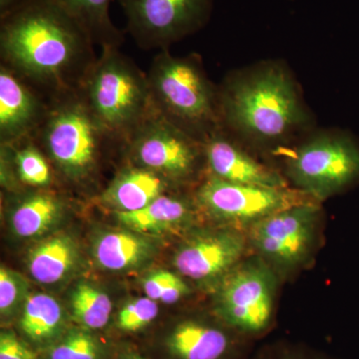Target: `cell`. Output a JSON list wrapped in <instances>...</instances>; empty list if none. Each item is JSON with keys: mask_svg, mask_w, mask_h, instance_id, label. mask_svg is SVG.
<instances>
[{"mask_svg": "<svg viewBox=\"0 0 359 359\" xmlns=\"http://www.w3.org/2000/svg\"><path fill=\"white\" fill-rule=\"evenodd\" d=\"M93 44L86 32L50 0H27L1 16L4 57L35 82L68 87L84 79Z\"/></svg>", "mask_w": 359, "mask_h": 359, "instance_id": "6da1fadb", "label": "cell"}, {"mask_svg": "<svg viewBox=\"0 0 359 359\" xmlns=\"http://www.w3.org/2000/svg\"><path fill=\"white\" fill-rule=\"evenodd\" d=\"M226 120L252 140L285 138L306 121V113L290 75L268 65L233 79L223 95Z\"/></svg>", "mask_w": 359, "mask_h": 359, "instance_id": "7a4b0ae2", "label": "cell"}, {"mask_svg": "<svg viewBox=\"0 0 359 359\" xmlns=\"http://www.w3.org/2000/svg\"><path fill=\"white\" fill-rule=\"evenodd\" d=\"M84 79L85 101L108 135L129 136L154 110L148 77L117 47H103Z\"/></svg>", "mask_w": 359, "mask_h": 359, "instance_id": "3957f363", "label": "cell"}, {"mask_svg": "<svg viewBox=\"0 0 359 359\" xmlns=\"http://www.w3.org/2000/svg\"><path fill=\"white\" fill-rule=\"evenodd\" d=\"M147 77L155 110L186 131L216 121L214 90L196 61L162 53Z\"/></svg>", "mask_w": 359, "mask_h": 359, "instance_id": "277c9868", "label": "cell"}, {"mask_svg": "<svg viewBox=\"0 0 359 359\" xmlns=\"http://www.w3.org/2000/svg\"><path fill=\"white\" fill-rule=\"evenodd\" d=\"M292 181L313 199H325L359 180V145L344 134L323 133L290 156Z\"/></svg>", "mask_w": 359, "mask_h": 359, "instance_id": "5b68a950", "label": "cell"}, {"mask_svg": "<svg viewBox=\"0 0 359 359\" xmlns=\"http://www.w3.org/2000/svg\"><path fill=\"white\" fill-rule=\"evenodd\" d=\"M108 136L86 101L68 100L47 115L43 143L59 169L72 180H81L95 166L100 139Z\"/></svg>", "mask_w": 359, "mask_h": 359, "instance_id": "8992f818", "label": "cell"}, {"mask_svg": "<svg viewBox=\"0 0 359 359\" xmlns=\"http://www.w3.org/2000/svg\"><path fill=\"white\" fill-rule=\"evenodd\" d=\"M276 278L259 259L235 266L224 278L218 311L229 327L243 334H259L271 320Z\"/></svg>", "mask_w": 359, "mask_h": 359, "instance_id": "52a82bcc", "label": "cell"}, {"mask_svg": "<svg viewBox=\"0 0 359 359\" xmlns=\"http://www.w3.org/2000/svg\"><path fill=\"white\" fill-rule=\"evenodd\" d=\"M139 46H168L205 25L212 0H119Z\"/></svg>", "mask_w": 359, "mask_h": 359, "instance_id": "ba28073f", "label": "cell"}, {"mask_svg": "<svg viewBox=\"0 0 359 359\" xmlns=\"http://www.w3.org/2000/svg\"><path fill=\"white\" fill-rule=\"evenodd\" d=\"M191 136L155 108L129 135L141 167L175 180L190 177L197 164L199 152Z\"/></svg>", "mask_w": 359, "mask_h": 359, "instance_id": "9c48e42d", "label": "cell"}, {"mask_svg": "<svg viewBox=\"0 0 359 359\" xmlns=\"http://www.w3.org/2000/svg\"><path fill=\"white\" fill-rule=\"evenodd\" d=\"M197 199L214 218L244 224L256 223L292 205L308 202L285 187L243 185L215 176L201 186Z\"/></svg>", "mask_w": 359, "mask_h": 359, "instance_id": "30bf717a", "label": "cell"}, {"mask_svg": "<svg viewBox=\"0 0 359 359\" xmlns=\"http://www.w3.org/2000/svg\"><path fill=\"white\" fill-rule=\"evenodd\" d=\"M318 217V205L309 201L299 203L252 224L250 243L278 266H297L313 245Z\"/></svg>", "mask_w": 359, "mask_h": 359, "instance_id": "8fae6325", "label": "cell"}, {"mask_svg": "<svg viewBox=\"0 0 359 359\" xmlns=\"http://www.w3.org/2000/svg\"><path fill=\"white\" fill-rule=\"evenodd\" d=\"M245 238L233 231H218L191 238L176 252L179 273L199 282L224 278L244 254Z\"/></svg>", "mask_w": 359, "mask_h": 359, "instance_id": "7c38bea8", "label": "cell"}, {"mask_svg": "<svg viewBox=\"0 0 359 359\" xmlns=\"http://www.w3.org/2000/svg\"><path fill=\"white\" fill-rule=\"evenodd\" d=\"M205 153L212 176L231 183L285 188V180L219 134L210 135Z\"/></svg>", "mask_w": 359, "mask_h": 359, "instance_id": "4fadbf2b", "label": "cell"}, {"mask_svg": "<svg viewBox=\"0 0 359 359\" xmlns=\"http://www.w3.org/2000/svg\"><path fill=\"white\" fill-rule=\"evenodd\" d=\"M41 105L13 69L0 70V136L2 143L18 140L36 125Z\"/></svg>", "mask_w": 359, "mask_h": 359, "instance_id": "5bb4252c", "label": "cell"}, {"mask_svg": "<svg viewBox=\"0 0 359 359\" xmlns=\"http://www.w3.org/2000/svg\"><path fill=\"white\" fill-rule=\"evenodd\" d=\"M166 346L176 359H223L230 353L231 339L222 328L187 320L170 332Z\"/></svg>", "mask_w": 359, "mask_h": 359, "instance_id": "9a60e30c", "label": "cell"}, {"mask_svg": "<svg viewBox=\"0 0 359 359\" xmlns=\"http://www.w3.org/2000/svg\"><path fill=\"white\" fill-rule=\"evenodd\" d=\"M165 177L146 168H130L116 177L103 194L105 204L117 212H135L164 195Z\"/></svg>", "mask_w": 359, "mask_h": 359, "instance_id": "2e32d148", "label": "cell"}, {"mask_svg": "<svg viewBox=\"0 0 359 359\" xmlns=\"http://www.w3.org/2000/svg\"><path fill=\"white\" fill-rule=\"evenodd\" d=\"M155 245L147 238L127 231H113L97 238L93 248L96 263L108 271L138 268L154 255Z\"/></svg>", "mask_w": 359, "mask_h": 359, "instance_id": "e0dca14e", "label": "cell"}, {"mask_svg": "<svg viewBox=\"0 0 359 359\" xmlns=\"http://www.w3.org/2000/svg\"><path fill=\"white\" fill-rule=\"evenodd\" d=\"M77 259L75 243L67 236H54L33 248L28 268L36 282L52 285L65 278L76 266Z\"/></svg>", "mask_w": 359, "mask_h": 359, "instance_id": "ac0fdd59", "label": "cell"}, {"mask_svg": "<svg viewBox=\"0 0 359 359\" xmlns=\"http://www.w3.org/2000/svg\"><path fill=\"white\" fill-rule=\"evenodd\" d=\"M86 32L93 43L117 47L122 32L110 18L112 0H50Z\"/></svg>", "mask_w": 359, "mask_h": 359, "instance_id": "d6986e66", "label": "cell"}, {"mask_svg": "<svg viewBox=\"0 0 359 359\" xmlns=\"http://www.w3.org/2000/svg\"><path fill=\"white\" fill-rule=\"evenodd\" d=\"M120 223L138 233H164L174 230L190 218L189 205L179 198L160 196L151 204L135 212H117Z\"/></svg>", "mask_w": 359, "mask_h": 359, "instance_id": "ffe728a7", "label": "cell"}, {"mask_svg": "<svg viewBox=\"0 0 359 359\" xmlns=\"http://www.w3.org/2000/svg\"><path fill=\"white\" fill-rule=\"evenodd\" d=\"M62 211V203L55 196L46 193L27 196L11 215L14 233L22 238L43 235L57 223Z\"/></svg>", "mask_w": 359, "mask_h": 359, "instance_id": "44dd1931", "label": "cell"}, {"mask_svg": "<svg viewBox=\"0 0 359 359\" xmlns=\"http://www.w3.org/2000/svg\"><path fill=\"white\" fill-rule=\"evenodd\" d=\"M65 323L62 306L51 295L30 294L22 308L20 327L33 341L44 342L55 337Z\"/></svg>", "mask_w": 359, "mask_h": 359, "instance_id": "7402d4cb", "label": "cell"}, {"mask_svg": "<svg viewBox=\"0 0 359 359\" xmlns=\"http://www.w3.org/2000/svg\"><path fill=\"white\" fill-rule=\"evenodd\" d=\"M73 318L87 330H101L107 325L112 313L109 295L89 283H81L71 295Z\"/></svg>", "mask_w": 359, "mask_h": 359, "instance_id": "603a6c76", "label": "cell"}, {"mask_svg": "<svg viewBox=\"0 0 359 359\" xmlns=\"http://www.w3.org/2000/svg\"><path fill=\"white\" fill-rule=\"evenodd\" d=\"M102 347L89 332L72 330L49 351V359H100Z\"/></svg>", "mask_w": 359, "mask_h": 359, "instance_id": "cb8c5ba5", "label": "cell"}, {"mask_svg": "<svg viewBox=\"0 0 359 359\" xmlns=\"http://www.w3.org/2000/svg\"><path fill=\"white\" fill-rule=\"evenodd\" d=\"M14 163L18 177L26 185L41 188L51 183L50 167L44 156L33 146L16 151Z\"/></svg>", "mask_w": 359, "mask_h": 359, "instance_id": "d4e9b609", "label": "cell"}, {"mask_svg": "<svg viewBox=\"0 0 359 359\" xmlns=\"http://www.w3.org/2000/svg\"><path fill=\"white\" fill-rule=\"evenodd\" d=\"M143 289L149 299L164 304H175L189 292L186 283L168 271H157L146 276Z\"/></svg>", "mask_w": 359, "mask_h": 359, "instance_id": "484cf974", "label": "cell"}, {"mask_svg": "<svg viewBox=\"0 0 359 359\" xmlns=\"http://www.w3.org/2000/svg\"><path fill=\"white\" fill-rule=\"evenodd\" d=\"M28 283L20 273L1 266L0 269V313L9 318L22 309L28 297Z\"/></svg>", "mask_w": 359, "mask_h": 359, "instance_id": "4316f807", "label": "cell"}, {"mask_svg": "<svg viewBox=\"0 0 359 359\" xmlns=\"http://www.w3.org/2000/svg\"><path fill=\"white\" fill-rule=\"evenodd\" d=\"M159 313L158 302L141 297L130 302L118 314V327L123 332H135L142 330L157 318Z\"/></svg>", "mask_w": 359, "mask_h": 359, "instance_id": "83f0119b", "label": "cell"}, {"mask_svg": "<svg viewBox=\"0 0 359 359\" xmlns=\"http://www.w3.org/2000/svg\"><path fill=\"white\" fill-rule=\"evenodd\" d=\"M0 359H37L32 349L11 332H4L0 335Z\"/></svg>", "mask_w": 359, "mask_h": 359, "instance_id": "f1b7e54d", "label": "cell"}, {"mask_svg": "<svg viewBox=\"0 0 359 359\" xmlns=\"http://www.w3.org/2000/svg\"><path fill=\"white\" fill-rule=\"evenodd\" d=\"M26 1L27 0H0V13H1V16L11 13L16 7L21 6V4H25Z\"/></svg>", "mask_w": 359, "mask_h": 359, "instance_id": "f546056e", "label": "cell"}, {"mask_svg": "<svg viewBox=\"0 0 359 359\" xmlns=\"http://www.w3.org/2000/svg\"><path fill=\"white\" fill-rule=\"evenodd\" d=\"M120 359H144V358H141V356L138 355V354L129 353V354H125V355H123L122 358Z\"/></svg>", "mask_w": 359, "mask_h": 359, "instance_id": "4dcf8cb0", "label": "cell"}, {"mask_svg": "<svg viewBox=\"0 0 359 359\" xmlns=\"http://www.w3.org/2000/svg\"><path fill=\"white\" fill-rule=\"evenodd\" d=\"M280 359H301V358H292V356H285V358H282Z\"/></svg>", "mask_w": 359, "mask_h": 359, "instance_id": "1f68e13d", "label": "cell"}]
</instances>
